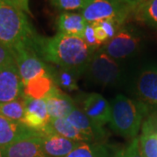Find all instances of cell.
I'll list each match as a JSON object with an SVG mask.
<instances>
[{"mask_svg":"<svg viewBox=\"0 0 157 157\" xmlns=\"http://www.w3.org/2000/svg\"><path fill=\"white\" fill-rule=\"evenodd\" d=\"M55 86L50 72L29 80L24 86V95L32 99H45Z\"/></svg>","mask_w":157,"mask_h":157,"instance_id":"19","label":"cell"},{"mask_svg":"<svg viewBox=\"0 0 157 157\" xmlns=\"http://www.w3.org/2000/svg\"><path fill=\"white\" fill-rule=\"evenodd\" d=\"M13 54L10 49L0 44V68L6 67L11 63H14Z\"/></svg>","mask_w":157,"mask_h":157,"instance_id":"29","label":"cell"},{"mask_svg":"<svg viewBox=\"0 0 157 157\" xmlns=\"http://www.w3.org/2000/svg\"><path fill=\"white\" fill-rule=\"evenodd\" d=\"M141 44L140 33L133 25H124L115 36L102 46L101 50L115 60L135 55Z\"/></svg>","mask_w":157,"mask_h":157,"instance_id":"6","label":"cell"},{"mask_svg":"<svg viewBox=\"0 0 157 157\" xmlns=\"http://www.w3.org/2000/svg\"><path fill=\"white\" fill-rule=\"evenodd\" d=\"M67 157H109V151L102 142H81Z\"/></svg>","mask_w":157,"mask_h":157,"instance_id":"23","label":"cell"},{"mask_svg":"<svg viewBox=\"0 0 157 157\" xmlns=\"http://www.w3.org/2000/svg\"><path fill=\"white\" fill-rule=\"evenodd\" d=\"M0 157H6L5 147H0Z\"/></svg>","mask_w":157,"mask_h":157,"instance_id":"34","label":"cell"},{"mask_svg":"<svg viewBox=\"0 0 157 157\" xmlns=\"http://www.w3.org/2000/svg\"><path fill=\"white\" fill-rule=\"evenodd\" d=\"M0 2H4V3H6V0H0Z\"/></svg>","mask_w":157,"mask_h":157,"instance_id":"35","label":"cell"},{"mask_svg":"<svg viewBox=\"0 0 157 157\" xmlns=\"http://www.w3.org/2000/svg\"><path fill=\"white\" fill-rule=\"evenodd\" d=\"M49 72L53 78L54 84L62 91L73 92L78 89V77L79 73L77 72L60 67H54L51 66Z\"/></svg>","mask_w":157,"mask_h":157,"instance_id":"21","label":"cell"},{"mask_svg":"<svg viewBox=\"0 0 157 157\" xmlns=\"http://www.w3.org/2000/svg\"><path fill=\"white\" fill-rule=\"evenodd\" d=\"M95 51L90 48L83 39L60 33L52 38L41 36L36 46V52L43 61L79 74L84 73Z\"/></svg>","mask_w":157,"mask_h":157,"instance_id":"1","label":"cell"},{"mask_svg":"<svg viewBox=\"0 0 157 157\" xmlns=\"http://www.w3.org/2000/svg\"><path fill=\"white\" fill-rule=\"evenodd\" d=\"M83 39L85 40V42L86 43V45H88L90 48L94 49V50H98V48L101 45V43L98 41V39H96L93 24H88L87 23L86 30H85Z\"/></svg>","mask_w":157,"mask_h":157,"instance_id":"26","label":"cell"},{"mask_svg":"<svg viewBox=\"0 0 157 157\" xmlns=\"http://www.w3.org/2000/svg\"><path fill=\"white\" fill-rule=\"evenodd\" d=\"M87 23L80 13L64 11L58 17V33L83 39Z\"/></svg>","mask_w":157,"mask_h":157,"instance_id":"18","label":"cell"},{"mask_svg":"<svg viewBox=\"0 0 157 157\" xmlns=\"http://www.w3.org/2000/svg\"><path fill=\"white\" fill-rule=\"evenodd\" d=\"M111 128L124 138H135L150 108L139 100L117 94L110 102Z\"/></svg>","mask_w":157,"mask_h":157,"instance_id":"3","label":"cell"},{"mask_svg":"<svg viewBox=\"0 0 157 157\" xmlns=\"http://www.w3.org/2000/svg\"><path fill=\"white\" fill-rule=\"evenodd\" d=\"M125 157H145L140 150L139 137L134 138L127 148L124 150Z\"/></svg>","mask_w":157,"mask_h":157,"instance_id":"28","label":"cell"},{"mask_svg":"<svg viewBox=\"0 0 157 157\" xmlns=\"http://www.w3.org/2000/svg\"><path fill=\"white\" fill-rule=\"evenodd\" d=\"M112 157H125L124 156V150L123 149H119L113 153Z\"/></svg>","mask_w":157,"mask_h":157,"instance_id":"33","label":"cell"},{"mask_svg":"<svg viewBox=\"0 0 157 157\" xmlns=\"http://www.w3.org/2000/svg\"><path fill=\"white\" fill-rule=\"evenodd\" d=\"M6 157H46L44 153L40 133L17 140L5 147Z\"/></svg>","mask_w":157,"mask_h":157,"instance_id":"14","label":"cell"},{"mask_svg":"<svg viewBox=\"0 0 157 157\" xmlns=\"http://www.w3.org/2000/svg\"><path fill=\"white\" fill-rule=\"evenodd\" d=\"M132 13L137 20L157 29V0H144L135 6Z\"/></svg>","mask_w":157,"mask_h":157,"instance_id":"22","label":"cell"},{"mask_svg":"<svg viewBox=\"0 0 157 157\" xmlns=\"http://www.w3.org/2000/svg\"><path fill=\"white\" fill-rule=\"evenodd\" d=\"M84 73L90 81L103 87L116 86L122 78V70L117 60L101 49L93 53Z\"/></svg>","mask_w":157,"mask_h":157,"instance_id":"4","label":"cell"},{"mask_svg":"<svg viewBox=\"0 0 157 157\" xmlns=\"http://www.w3.org/2000/svg\"><path fill=\"white\" fill-rule=\"evenodd\" d=\"M40 138L46 157H67L81 143L67 139L52 132L40 133Z\"/></svg>","mask_w":157,"mask_h":157,"instance_id":"12","label":"cell"},{"mask_svg":"<svg viewBox=\"0 0 157 157\" xmlns=\"http://www.w3.org/2000/svg\"><path fill=\"white\" fill-rule=\"evenodd\" d=\"M66 119L74 128L84 134L92 142H101L100 140H104L107 137V133L105 128L92 121L78 107H75Z\"/></svg>","mask_w":157,"mask_h":157,"instance_id":"13","label":"cell"},{"mask_svg":"<svg viewBox=\"0 0 157 157\" xmlns=\"http://www.w3.org/2000/svg\"><path fill=\"white\" fill-rule=\"evenodd\" d=\"M100 25L101 28L104 30V32L107 34L108 40L111 39L115 36V34L117 33L119 29L121 28L122 25L118 24L116 21L114 20H111V19H107V20H102L100 22H96Z\"/></svg>","mask_w":157,"mask_h":157,"instance_id":"27","label":"cell"},{"mask_svg":"<svg viewBox=\"0 0 157 157\" xmlns=\"http://www.w3.org/2000/svg\"><path fill=\"white\" fill-rule=\"evenodd\" d=\"M139 137L140 150L145 157H157V114L149 113L141 126Z\"/></svg>","mask_w":157,"mask_h":157,"instance_id":"16","label":"cell"},{"mask_svg":"<svg viewBox=\"0 0 157 157\" xmlns=\"http://www.w3.org/2000/svg\"><path fill=\"white\" fill-rule=\"evenodd\" d=\"M94 29V33H95L96 39H98V41L101 43V45L105 44L106 42L108 41L107 34L104 32V30L100 26V25L98 23H93Z\"/></svg>","mask_w":157,"mask_h":157,"instance_id":"31","label":"cell"},{"mask_svg":"<svg viewBox=\"0 0 157 157\" xmlns=\"http://www.w3.org/2000/svg\"><path fill=\"white\" fill-rule=\"evenodd\" d=\"M44 100L51 119L67 118L76 107L73 99L56 85Z\"/></svg>","mask_w":157,"mask_h":157,"instance_id":"15","label":"cell"},{"mask_svg":"<svg viewBox=\"0 0 157 157\" xmlns=\"http://www.w3.org/2000/svg\"><path fill=\"white\" fill-rule=\"evenodd\" d=\"M25 96V95H24ZM51 121L44 99H32L25 96V113L21 123L35 132H45Z\"/></svg>","mask_w":157,"mask_h":157,"instance_id":"8","label":"cell"},{"mask_svg":"<svg viewBox=\"0 0 157 157\" xmlns=\"http://www.w3.org/2000/svg\"><path fill=\"white\" fill-rule=\"evenodd\" d=\"M24 96V84L14 63L0 68V103L16 101Z\"/></svg>","mask_w":157,"mask_h":157,"instance_id":"10","label":"cell"},{"mask_svg":"<svg viewBox=\"0 0 157 157\" xmlns=\"http://www.w3.org/2000/svg\"><path fill=\"white\" fill-rule=\"evenodd\" d=\"M36 133L21 122L9 120L0 115V147H6L17 140L33 135Z\"/></svg>","mask_w":157,"mask_h":157,"instance_id":"17","label":"cell"},{"mask_svg":"<svg viewBox=\"0 0 157 157\" xmlns=\"http://www.w3.org/2000/svg\"><path fill=\"white\" fill-rule=\"evenodd\" d=\"M25 113V96L16 101L0 103V115L9 120L21 122Z\"/></svg>","mask_w":157,"mask_h":157,"instance_id":"24","label":"cell"},{"mask_svg":"<svg viewBox=\"0 0 157 157\" xmlns=\"http://www.w3.org/2000/svg\"><path fill=\"white\" fill-rule=\"evenodd\" d=\"M82 111L97 124L104 126L110 121V103L97 93L84 94L81 98Z\"/></svg>","mask_w":157,"mask_h":157,"instance_id":"11","label":"cell"},{"mask_svg":"<svg viewBox=\"0 0 157 157\" xmlns=\"http://www.w3.org/2000/svg\"><path fill=\"white\" fill-rule=\"evenodd\" d=\"M133 9L121 0H89L80 14L88 24L111 19L123 25Z\"/></svg>","mask_w":157,"mask_h":157,"instance_id":"5","label":"cell"},{"mask_svg":"<svg viewBox=\"0 0 157 157\" xmlns=\"http://www.w3.org/2000/svg\"><path fill=\"white\" fill-rule=\"evenodd\" d=\"M135 87L138 100L157 110V67L143 68L136 78Z\"/></svg>","mask_w":157,"mask_h":157,"instance_id":"9","label":"cell"},{"mask_svg":"<svg viewBox=\"0 0 157 157\" xmlns=\"http://www.w3.org/2000/svg\"><path fill=\"white\" fill-rule=\"evenodd\" d=\"M39 35L29 21L26 13L10 4L0 2V44L13 51L36 46Z\"/></svg>","mask_w":157,"mask_h":157,"instance_id":"2","label":"cell"},{"mask_svg":"<svg viewBox=\"0 0 157 157\" xmlns=\"http://www.w3.org/2000/svg\"><path fill=\"white\" fill-rule=\"evenodd\" d=\"M6 2L7 4L17 7L26 14H32L29 7V0H6Z\"/></svg>","mask_w":157,"mask_h":157,"instance_id":"30","label":"cell"},{"mask_svg":"<svg viewBox=\"0 0 157 157\" xmlns=\"http://www.w3.org/2000/svg\"><path fill=\"white\" fill-rule=\"evenodd\" d=\"M124 3H126L127 5L132 6L133 8H135V6H137L139 4H140L141 2H143L144 0H121Z\"/></svg>","mask_w":157,"mask_h":157,"instance_id":"32","label":"cell"},{"mask_svg":"<svg viewBox=\"0 0 157 157\" xmlns=\"http://www.w3.org/2000/svg\"><path fill=\"white\" fill-rule=\"evenodd\" d=\"M14 61L24 86L29 80L49 72V67L32 47H23L12 52Z\"/></svg>","mask_w":157,"mask_h":157,"instance_id":"7","label":"cell"},{"mask_svg":"<svg viewBox=\"0 0 157 157\" xmlns=\"http://www.w3.org/2000/svg\"><path fill=\"white\" fill-rule=\"evenodd\" d=\"M45 132H52L67 139L78 142H92L84 134L74 128L66 118L51 119L50 123Z\"/></svg>","mask_w":157,"mask_h":157,"instance_id":"20","label":"cell"},{"mask_svg":"<svg viewBox=\"0 0 157 157\" xmlns=\"http://www.w3.org/2000/svg\"><path fill=\"white\" fill-rule=\"evenodd\" d=\"M89 0H50L51 4L57 9L64 11L82 10Z\"/></svg>","mask_w":157,"mask_h":157,"instance_id":"25","label":"cell"}]
</instances>
